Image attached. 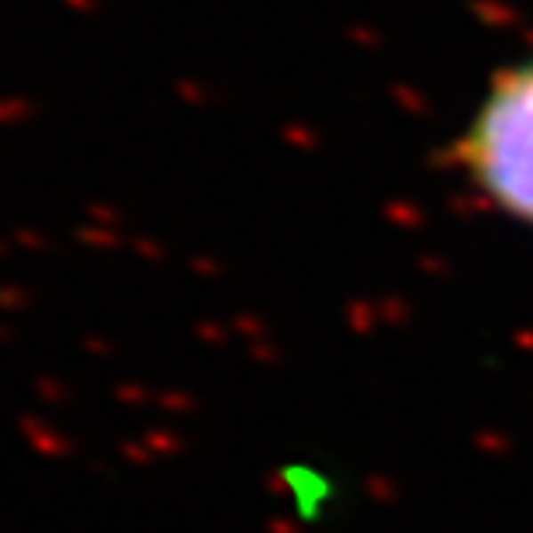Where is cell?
<instances>
[{"label":"cell","instance_id":"1","mask_svg":"<svg viewBox=\"0 0 533 533\" xmlns=\"http://www.w3.org/2000/svg\"><path fill=\"white\" fill-rule=\"evenodd\" d=\"M454 153L485 201L533 225V60L492 80Z\"/></svg>","mask_w":533,"mask_h":533}]
</instances>
